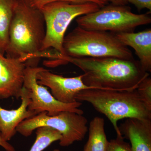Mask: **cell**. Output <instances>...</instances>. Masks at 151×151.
<instances>
[{
    "label": "cell",
    "mask_w": 151,
    "mask_h": 151,
    "mask_svg": "<svg viewBox=\"0 0 151 151\" xmlns=\"http://www.w3.org/2000/svg\"><path fill=\"white\" fill-rule=\"evenodd\" d=\"M60 60L70 63L84 72L82 81L92 89L133 90L150 73L139 60L114 57L73 58L62 55Z\"/></svg>",
    "instance_id": "6da1fadb"
},
{
    "label": "cell",
    "mask_w": 151,
    "mask_h": 151,
    "mask_svg": "<svg viewBox=\"0 0 151 151\" xmlns=\"http://www.w3.org/2000/svg\"><path fill=\"white\" fill-rule=\"evenodd\" d=\"M45 34V20L40 9L33 6L29 0H17L6 56L21 60L26 67H37L44 58L41 47Z\"/></svg>",
    "instance_id": "7a4b0ae2"
},
{
    "label": "cell",
    "mask_w": 151,
    "mask_h": 151,
    "mask_svg": "<svg viewBox=\"0 0 151 151\" xmlns=\"http://www.w3.org/2000/svg\"><path fill=\"white\" fill-rule=\"evenodd\" d=\"M76 100L90 103L96 111L106 116L113 125L117 137H123L118 126L119 120L129 118L151 119V110L143 102L137 89H84L77 94Z\"/></svg>",
    "instance_id": "3957f363"
},
{
    "label": "cell",
    "mask_w": 151,
    "mask_h": 151,
    "mask_svg": "<svg viewBox=\"0 0 151 151\" xmlns=\"http://www.w3.org/2000/svg\"><path fill=\"white\" fill-rule=\"evenodd\" d=\"M63 47V56L134 59L128 47L119 40L115 34L84 29L78 26L65 36Z\"/></svg>",
    "instance_id": "277c9868"
},
{
    "label": "cell",
    "mask_w": 151,
    "mask_h": 151,
    "mask_svg": "<svg viewBox=\"0 0 151 151\" xmlns=\"http://www.w3.org/2000/svg\"><path fill=\"white\" fill-rule=\"evenodd\" d=\"M100 8L95 3L76 4L66 1L53 2L43 6L40 10L45 20L46 34L42 52L53 49L64 55L63 40L71 22L78 17L94 12Z\"/></svg>",
    "instance_id": "5b68a950"
},
{
    "label": "cell",
    "mask_w": 151,
    "mask_h": 151,
    "mask_svg": "<svg viewBox=\"0 0 151 151\" xmlns=\"http://www.w3.org/2000/svg\"><path fill=\"white\" fill-rule=\"evenodd\" d=\"M150 14H134L129 6L111 4L78 17L76 22L78 26L90 30L113 34L132 32L138 27L151 23Z\"/></svg>",
    "instance_id": "8992f818"
},
{
    "label": "cell",
    "mask_w": 151,
    "mask_h": 151,
    "mask_svg": "<svg viewBox=\"0 0 151 151\" xmlns=\"http://www.w3.org/2000/svg\"><path fill=\"white\" fill-rule=\"evenodd\" d=\"M87 123L86 117L73 112L64 111L55 116H49L44 112L24 120L19 124L16 130L20 134L28 137L39 127H51L62 135L60 145L68 147L84 139L88 131Z\"/></svg>",
    "instance_id": "52a82bcc"
},
{
    "label": "cell",
    "mask_w": 151,
    "mask_h": 151,
    "mask_svg": "<svg viewBox=\"0 0 151 151\" xmlns=\"http://www.w3.org/2000/svg\"><path fill=\"white\" fill-rule=\"evenodd\" d=\"M42 68L27 66L25 70L23 86L29 92L30 99L28 109L36 115L46 112L48 116H54L64 111L83 115V110L79 108L82 102L61 103L53 97L46 87L37 83L36 75Z\"/></svg>",
    "instance_id": "ba28073f"
},
{
    "label": "cell",
    "mask_w": 151,
    "mask_h": 151,
    "mask_svg": "<svg viewBox=\"0 0 151 151\" xmlns=\"http://www.w3.org/2000/svg\"><path fill=\"white\" fill-rule=\"evenodd\" d=\"M83 74L73 77H65L52 73L42 68L37 73V83L48 87L53 97L61 103H72L76 102L77 94L84 89H92L82 81Z\"/></svg>",
    "instance_id": "9c48e42d"
},
{
    "label": "cell",
    "mask_w": 151,
    "mask_h": 151,
    "mask_svg": "<svg viewBox=\"0 0 151 151\" xmlns=\"http://www.w3.org/2000/svg\"><path fill=\"white\" fill-rule=\"evenodd\" d=\"M26 68L21 60L0 53V99L20 97Z\"/></svg>",
    "instance_id": "30bf717a"
},
{
    "label": "cell",
    "mask_w": 151,
    "mask_h": 151,
    "mask_svg": "<svg viewBox=\"0 0 151 151\" xmlns=\"http://www.w3.org/2000/svg\"><path fill=\"white\" fill-rule=\"evenodd\" d=\"M22 103L18 108L6 110L0 105V134L4 140L8 142L17 133V128L26 119L36 114L28 109L30 103L29 92L23 87L20 97Z\"/></svg>",
    "instance_id": "8fae6325"
},
{
    "label": "cell",
    "mask_w": 151,
    "mask_h": 151,
    "mask_svg": "<svg viewBox=\"0 0 151 151\" xmlns=\"http://www.w3.org/2000/svg\"><path fill=\"white\" fill-rule=\"evenodd\" d=\"M119 127L132 151H151V119L129 118Z\"/></svg>",
    "instance_id": "7c38bea8"
},
{
    "label": "cell",
    "mask_w": 151,
    "mask_h": 151,
    "mask_svg": "<svg viewBox=\"0 0 151 151\" xmlns=\"http://www.w3.org/2000/svg\"><path fill=\"white\" fill-rule=\"evenodd\" d=\"M123 44L134 50L142 67L146 72H151V29L135 33L115 34Z\"/></svg>",
    "instance_id": "4fadbf2b"
},
{
    "label": "cell",
    "mask_w": 151,
    "mask_h": 151,
    "mask_svg": "<svg viewBox=\"0 0 151 151\" xmlns=\"http://www.w3.org/2000/svg\"><path fill=\"white\" fill-rule=\"evenodd\" d=\"M103 118L95 117L89 124V138L84 151H107L109 142L105 131Z\"/></svg>",
    "instance_id": "5bb4252c"
},
{
    "label": "cell",
    "mask_w": 151,
    "mask_h": 151,
    "mask_svg": "<svg viewBox=\"0 0 151 151\" xmlns=\"http://www.w3.org/2000/svg\"><path fill=\"white\" fill-rule=\"evenodd\" d=\"M17 0H0V53L5 54Z\"/></svg>",
    "instance_id": "9a60e30c"
},
{
    "label": "cell",
    "mask_w": 151,
    "mask_h": 151,
    "mask_svg": "<svg viewBox=\"0 0 151 151\" xmlns=\"http://www.w3.org/2000/svg\"><path fill=\"white\" fill-rule=\"evenodd\" d=\"M36 137L29 151H43L52 143L60 140L62 135L51 127H42L37 129Z\"/></svg>",
    "instance_id": "2e32d148"
},
{
    "label": "cell",
    "mask_w": 151,
    "mask_h": 151,
    "mask_svg": "<svg viewBox=\"0 0 151 151\" xmlns=\"http://www.w3.org/2000/svg\"><path fill=\"white\" fill-rule=\"evenodd\" d=\"M29 1L33 6L39 9L49 3L55 1H66L76 4L93 3L97 4L101 8L107 5L109 2V0H29Z\"/></svg>",
    "instance_id": "e0dca14e"
},
{
    "label": "cell",
    "mask_w": 151,
    "mask_h": 151,
    "mask_svg": "<svg viewBox=\"0 0 151 151\" xmlns=\"http://www.w3.org/2000/svg\"><path fill=\"white\" fill-rule=\"evenodd\" d=\"M137 90L143 102L151 110V78L150 76L142 81Z\"/></svg>",
    "instance_id": "ac0fdd59"
},
{
    "label": "cell",
    "mask_w": 151,
    "mask_h": 151,
    "mask_svg": "<svg viewBox=\"0 0 151 151\" xmlns=\"http://www.w3.org/2000/svg\"><path fill=\"white\" fill-rule=\"evenodd\" d=\"M107 151H132L131 145L124 140V137H117L109 142Z\"/></svg>",
    "instance_id": "d6986e66"
},
{
    "label": "cell",
    "mask_w": 151,
    "mask_h": 151,
    "mask_svg": "<svg viewBox=\"0 0 151 151\" xmlns=\"http://www.w3.org/2000/svg\"><path fill=\"white\" fill-rule=\"evenodd\" d=\"M136 7L139 12L147 9L151 12V0H127Z\"/></svg>",
    "instance_id": "ffe728a7"
},
{
    "label": "cell",
    "mask_w": 151,
    "mask_h": 151,
    "mask_svg": "<svg viewBox=\"0 0 151 151\" xmlns=\"http://www.w3.org/2000/svg\"><path fill=\"white\" fill-rule=\"evenodd\" d=\"M0 146L6 151H16L15 149L9 142H6L3 139L0 134Z\"/></svg>",
    "instance_id": "44dd1931"
},
{
    "label": "cell",
    "mask_w": 151,
    "mask_h": 151,
    "mask_svg": "<svg viewBox=\"0 0 151 151\" xmlns=\"http://www.w3.org/2000/svg\"><path fill=\"white\" fill-rule=\"evenodd\" d=\"M112 4L117 5H127L128 4L127 0H109Z\"/></svg>",
    "instance_id": "7402d4cb"
},
{
    "label": "cell",
    "mask_w": 151,
    "mask_h": 151,
    "mask_svg": "<svg viewBox=\"0 0 151 151\" xmlns=\"http://www.w3.org/2000/svg\"><path fill=\"white\" fill-rule=\"evenodd\" d=\"M53 151H60V150H58V149H55V150H53Z\"/></svg>",
    "instance_id": "603a6c76"
}]
</instances>
